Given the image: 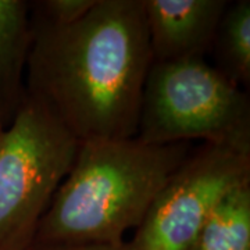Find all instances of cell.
<instances>
[{
  "instance_id": "cell-1",
  "label": "cell",
  "mask_w": 250,
  "mask_h": 250,
  "mask_svg": "<svg viewBox=\"0 0 250 250\" xmlns=\"http://www.w3.org/2000/svg\"><path fill=\"white\" fill-rule=\"evenodd\" d=\"M31 21L28 98L80 143L135 138L153 62L142 0H98L68 27Z\"/></svg>"
},
{
  "instance_id": "cell-4",
  "label": "cell",
  "mask_w": 250,
  "mask_h": 250,
  "mask_svg": "<svg viewBox=\"0 0 250 250\" xmlns=\"http://www.w3.org/2000/svg\"><path fill=\"white\" fill-rule=\"evenodd\" d=\"M78 149L80 142L29 98L0 129V250H29Z\"/></svg>"
},
{
  "instance_id": "cell-5",
  "label": "cell",
  "mask_w": 250,
  "mask_h": 250,
  "mask_svg": "<svg viewBox=\"0 0 250 250\" xmlns=\"http://www.w3.org/2000/svg\"><path fill=\"white\" fill-rule=\"evenodd\" d=\"M250 181V150L203 143L189 153L136 228L131 250H190L220 202Z\"/></svg>"
},
{
  "instance_id": "cell-8",
  "label": "cell",
  "mask_w": 250,
  "mask_h": 250,
  "mask_svg": "<svg viewBox=\"0 0 250 250\" xmlns=\"http://www.w3.org/2000/svg\"><path fill=\"white\" fill-rule=\"evenodd\" d=\"M190 250H250V181L220 202Z\"/></svg>"
},
{
  "instance_id": "cell-10",
  "label": "cell",
  "mask_w": 250,
  "mask_h": 250,
  "mask_svg": "<svg viewBox=\"0 0 250 250\" xmlns=\"http://www.w3.org/2000/svg\"><path fill=\"white\" fill-rule=\"evenodd\" d=\"M98 0H41L29 3L31 17L54 27H68L78 22Z\"/></svg>"
},
{
  "instance_id": "cell-2",
  "label": "cell",
  "mask_w": 250,
  "mask_h": 250,
  "mask_svg": "<svg viewBox=\"0 0 250 250\" xmlns=\"http://www.w3.org/2000/svg\"><path fill=\"white\" fill-rule=\"evenodd\" d=\"M189 153V142L147 145L128 138L80 143L32 246L123 243Z\"/></svg>"
},
{
  "instance_id": "cell-11",
  "label": "cell",
  "mask_w": 250,
  "mask_h": 250,
  "mask_svg": "<svg viewBox=\"0 0 250 250\" xmlns=\"http://www.w3.org/2000/svg\"><path fill=\"white\" fill-rule=\"evenodd\" d=\"M29 250H131L128 243L118 245H81V246H31Z\"/></svg>"
},
{
  "instance_id": "cell-9",
  "label": "cell",
  "mask_w": 250,
  "mask_h": 250,
  "mask_svg": "<svg viewBox=\"0 0 250 250\" xmlns=\"http://www.w3.org/2000/svg\"><path fill=\"white\" fill-rule=\"evenodd\" d=\"M215 65L236 86L250 83V1L229 3L211 45Z\"/></svg>"
},
{
  "instance_id": "cell-7",
  "label": "cell",
  "mask_w": 250,
  "mask_h": 250,
  "mask_svg": "<svg viewBox=\"0 0 250 250\" xmlns=\"http://www.w3.org/2000/svg\"><path fill=\"white\" fill-rule=\"evenodd\" d=\"M32 42L29 3L0 0V129L14 121L27 102L24 70Z\"/></svg>"
},
{
  "instance_id": "cell-3",
  "label": "cell",
  "mask_w": 250,
  "mask_h": 250,
  "mask_svg": "<svg viewBox=\"0 0 250 250\" xmlns=\"http://www.w3.org/2000/svg\"><path fill=\"white\" fill-rule=\"evenodd\" d=\"M147 145L203 139L250 150V100L203 57L153 62L136 136Z\"/></svg>"
},
{
  "instance_id": "cell-6",
  "label": "cell",
  "mask_w": 250,
  "mask_h": 250,
  "mask_svg": "<svg viewBox=\"0 0 250 250\" xmlns=\"http://www.w3.org/2000/svg\"><path fill=\"white\" fill-rule=\"evenodd\" d=\"M227 0H142L153 62L203 57L211 50Z\"/></svg>"
}]
</instances>
